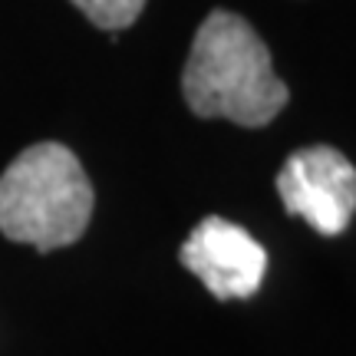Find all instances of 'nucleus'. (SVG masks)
<instances>
[{
	"label": "nucleus",
	"mask_w": 356,
	"mask_h": 356,
	"mask_svg": "<svg viewBox=\"0 0 356 356\" xmlns=\"http://www.w3.org/2000/svg\"><path fill=\"white\" fill-rule=\"evenodd\" d=\"M76 10H83L99 30H126L139 20L145 0H70Z\"/></svg>",
	"instance_id": "nucleus-5"
},
{
	"label": "nucleus",
	"mask_w": 356,
	"mask_h": 356,
	"mask_svg": "<svg viewBox=\"0 0 356 356\" xmlns=\"http://www.w3.org/2000/svg\"><path fill=\"white\" fill-rule=\"evenodd\" d=\"M178 261L202 280L218 300H241L257 293L267 270V251L251 231L228 218L208 215L191 231Z\"/></svg>",
	"instance_id": "nucleus-4"
},
{
	"label": "nucleus",
	"mask_w": 356,
	"mask_h": 356,
	"mask_svg": "<svg viewBox=\"0 0 356 356\" xmlns=\"http://www.w3.org/2000/svg\"><path fill=\"white\" fill-rule=\"evenodd\" d=\"M277 195L287 215L304 218L323 238H337L350 228L356 208V168L330 145H307L284 162Z\"/></svg>",
	"instance_id": "nucleus-3"
},
{
	"label": "nucleus",
	"mask_w": 356,
	"mask_h": 356,
	"mask_svg": "<svg viewBox=\"0 0 356 356\" xmlns=\"http://www.w3.org/2000/svg\"><path fill=\"white\" fill-rule=\"evenodd\" d=\"M181 96L202 119L261 129L287 106L291 89L274 73L254 26L231 10H211L191 40Z\"/></svg>",
	"instance_id": "nucleus-1"
},
{
	"label": "nucleus",
	"mask_w": 356,
	"mask_h": 356,
	"mask_svg": "<svg viewBox=\"0 0 356 356\" xmlns=\"http://www.w3.org/2000/svg\"><path fill=\"white\" fill-rule=\"evenodd\" d=\"M92 185L60 142H37L0 175V231L40 254L76 244L92 218Z\"/></svg>",
	"instance_id": "nucleus-2"
}]
</instances>
